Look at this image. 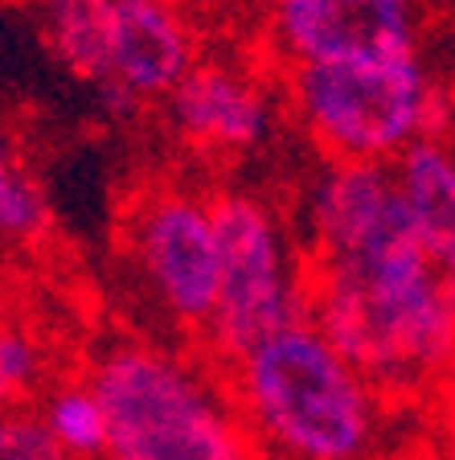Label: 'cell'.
Returning a JSON list of instances; mask_svg holds the SVG:
<instances>
[{
	"label": "cell",
	"mask_w": 455,
	"mask_h": 460,
	"mask_svg": "<svg viewBox=\"0 0 455 460\" xmlns=\"http://www.w3.org/2000/svg\"><path fill=\"white\" fill-rule=\"evenodd\" d=\"M242 423L284 460H365L378 444V394L320 329L300 316L234 358Z\"/></svg>",
	"instance_id": "2"
},
{
	"label": "cell",
	"mask_w": 455,
	"mask_h": 460,
	"mask_svg": "<svg viewBox=\"0 0 455 460\" xmlns=\"http://www.w3.org/2000/svg\"><path fill=\"white\" fill-rule=\"evenodd\" d=\"M46 230V198L0 132V243H33Z\"/></svg>",
	"instance_id": "14"
},
{
	"label": "cell",
	"mask_w": 455,
	"mask_h": 460,
	"mask_svg": "<svg viewBox=\"0 0 455 460\" xmlns=\"http://www.w3.org/2000/svg\"><path fill=\"white\" fill-rule=\"evenodd\" d=\"M41 41L83 83H107V0H41Z\"/></svg>",
	"instance_id": "12"
},
{
	"label": "cell",
	"mask_w": 455,
	"mask_h": 460,
	"mask_svg": "<svg viewBox=\"0 0 455 460\" xmlns=\"http://www.w3.org/2000/svg\"><path fill=\"white\" fill-rule=\"evenodd\" d=\"M447 288H451V308H455V279H447Z\"/></svg>",
	"instance_id": "17"
},
{
	"label": "cell",
	"mask_w": 455,
	"mask_h": 460,
	"mask_svg": "<svg viewBox=\"0 0 455 460\" xmlns=\"http://www.w3.org/2000/svg\"><path fill=\"white\" fill-rule=\"evenodd\" d=\"M398 181L423 251L447 279H455V153L439 140H415L398 156Z\"/></svg>",
	"instance_id": "11"
},
{
	"label": "cell",
	"mask_w": 455,
	"mask_h": 460,
	"mask_svg": "<svg viewBox=\"0 0 455 460\" xmlns=\"http://www.w3.org/2000/svg\"><path fill=\"white\" fill-rule=\"evenodd\" d=\"M287 95L332 161H389L431 124V78L415 49L292 66Z\"/></svg>",
	"instance_id": "4"
},
{
	"label": "cell",
	"mask_w": 455,
	"mask_h": 460,
	"mask_svg": "<svg viewBox=\"0 0 455 460\" xmlns=\"http://www.w3.org/2000/svg\"><path fill=\"white\" fill-rule=\"evenodd\" d=\"M222 247V292L209 321L214 349L234 362L250 345L271 337L276 329L308 316L303 279L292 268V251L267 201L250 193L214 198Z\"/></svg>",
	"instance_id": "5"
},
{
	"label": "cell",
	"mask_w": 455,
	"mask_h": 460,
	"mask_svg": "<svg viewBox=\"0 0 455 460\" xmlns=\"http://www.w3.org/2000/svg\"><path fill=\"white\" fill-rule=\"evenodd\" d=\"M197 66V41L177 0H107V83L115 111L156 103Z\"/></svg>",
	"instance_id": "7"
},
{
	"label": "cell",
	"mask_w": 455,
	"mask_h": 460,
	"mask_svg": "<svg viewBox=\"0 0 455 460\" xmlns=\"http://www.w3.org/2000/svg\"><path fill=\"white\" fill-rule=\"evenodd\" d=\"M86 383L107 411V460H258L242 415L161 345L111 341Z\"/></svg>",
	"instance_id": "3"
},
{
	"label": "cell",
	"mask_w": 455,
	"mask_h": 460,
	"mask_svg": "<svg viewBox=\"0 0 455 460\" xmlns=\"http://www.w3.org/2000/svg\"><path fill=\"white\" fill-rule=\"evenodd\" d=\"M415 29L418 0H271V38L292 66L415 49Z\"/></svg>",
	"instance_id": "8"
},
{
	"label": "cell",
	"mask_w": 455,
	"mask_h": 460,
	"mask_svg": "<svg viewBox=\"0 0 455 460\" xmlns=\"http://www.w3.org/2000/svg\"><path fill=\"white\" fill-rule=\"evenodd\" d=\"M46 374V349L29 329L0 321V411L17 407V399L33 394Z\"/></svg>",
	"instance_id": "15"
},
{
	"label": "cell",
	"mask_w": 455,
	"mask_h": 460,
	"mask_svg": "<svg viewBox=\"0 0 455 460\" xmlns=\"http://www.w3.org/2000/svg\"><path fill=\"white\" fill-rule=\"evenodd\" d=\"M41 420L74 460L107 456V411L91 383H62L46 394Z\"/></svg>",
	"instance_id": "13"
},
{
	"label": "cell",
	"mask_w": 455,
	"mask_h": 460,
	"mask_svg": "<svg viewBox=\"0 0 455 460\" xmlns=\"http://www.w3.org/2000/svg\"><path fill=\"white\" fill-rule=\"evenodd\" d=\"M0 460H74L38 411L9 407L0 411Z\"/></svg>",
	"instance_id": "16"
},
{
	"label": "cell",
	"mask_w": 455,
	"mask_h": 460,
	"mask_svg": "<svg viewBox=\"0 0 455 460\" xmlns=\"http://www.w3.org/2000/svg\"><path fill=\"white\" fill-rule=\"evenodd\" d=\"M127 255L169 321L209 329L222 292V247L214 201L189 190H152L132 201Z\"/></svg>",
	"instance_id": "6"
},
{
	"label": "cell",
	"mask_w": 455,
	"mask_h": 460,
	"mask_svg": "<svg viewBox=\"0 0 455 460\" xmlns=\"http://www.w3.org/2000/svg\"><path fill=\"white\" fill-rule=\"evenodd\" d=\"M0 288H4V268H0Z\"/></svg>",
	"instance_id": "18"
},
{
	"label": "cell",
	"mask_w": 455,
	"mask_h": 460,
	"mask_svg": "<svg viewBox=\"0 0 455 460\" xmlns=\"http://www.w3.org/2000/svg\"><path fill=\"white\" fill-rule=\"evenodd\" d=\"M303 300L308 321L373 386H418L455 358L451 288L418 239L316 259Z\"/></svg>",
	"instance_id": "1"
},
{
	"label": "cell",
	"mask_w": 455,
	"mask_h": 460,
	"mask_svg": "<svg viewBox=\"0 0 455 460\" xmlns=\"http://www.w3.org/2000/svg\"><path fill=\"white\" fill-rule=\"evenodd\" d=\"M164 107L172 132L201 153H247L271 132V99L250 75L222 62H197Z\"/></svg>",
	"instance_id": "10"
},
{
	"label": "cell",
	"mask_w": 455,
	"mask_h": 460,
	"mask_svg": "<svg viewBox=\"0 0 455 460\" xmlns=\"http://www.w3.org/2000/svg\"><path fill=\"white\" fill-rule=\"evenodd\" d=\"M312 239L320 259L373 255L418 239L398 169L386 161H341L324 172L312 198Z\"/></svg>",
	"instance_id": "9"
}]
</instances>
